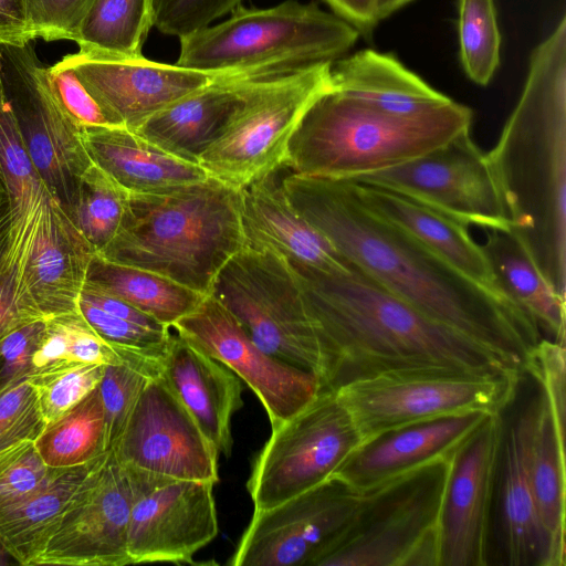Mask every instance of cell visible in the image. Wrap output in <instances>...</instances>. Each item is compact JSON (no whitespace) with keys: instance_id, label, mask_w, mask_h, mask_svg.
Instances as JSON below:
<instances>
[{"instance_id":"4316f807","label":"cell","mask_w":566,"mask_h":566,"mask_svg":"<svg viewBox=\"0 0 566 566\" xmlns=\"http://www.w3.org/2000/svg\"><path fill=\"white\" fill-rule=\"evenodd\" d=\"M92 161L129 193L156 192L209 178L193 163L180 159L123 126L82 127Z\"/></svg>"},{"instance_id":"f546056e","label":"cell","mask_w":566,"mask_h":566,"mask_svg":"<svg viewBox=\"0 0 566 566\" xmlns=\"http://www.w3.org/2000/svg\"><path fill=\"white\" fill-rule=\"evenodd\" d=\"M500 293L525 310L548 339L565 344L566 300L543 276L511 229H486L480 244Z\"/></svg>"},{"instance_id":"7402d4cb","label":"cell","mask_w":566,"mask_h":566,"mask_svg":"<svg viewBox=\"0 0 566 566\" xmlns=\"http://www.w3.org/2000/svg\"><path fill=\"white\" fill-rule=\"evenodd\" d=\"M538 398L539 389L503 424L491 533L496 557L507 566H549L528 473V443Z\"/></svg>"},{"instance_id":"f35d334b","label":"cell","mask_w":566,"mask_h":566,"mask_svg":"<svg viewBox=\"0 0 566 566\" xmlns=\"http://www.w3.org/2000/svg\"><path fill=\"white\" fill-rule=\"evenodd\" d=\"M161 365L122 363L106 365L98 385L107 450L119 438L125 423L148 381L161 375Z\"/></svg>"},{"instance_id":"7bdbcfd3","label":"cell","mask_w":566,"mask_h":566,"mask_svg":"<svg viewBox=\"0 0 566 566\" xmlns=\"http://www.w3.org/2000/svg\"><path fill=\"white\" fill-rule=\"evenodd\" d=\"M49 77L57 102L78 126H112L64 57L49 67Z\"/></svg>"},{"instance_id":"3957f363","label":"cell","mask_w":566,"mask_h":566,"mask_svg":"<svg viewBox=\"0 0 566 566\" xmlns=\"http://www.w3.org/2000/svg\"><path fill=\"white\" fill-rule=\"evenodd\" d=\"M511 231L566 300V17L531 53L525 83L486 153Z\"/></svg>"},{"instance_id":"8d00e7d4","label":"cell","mask_w":566,"mask_h":566,"mask_svg":"<svg viewBox=\"0 0 566 566\" xmlns=\"http://www.w3.org/2000/svg\"><path fill=\"white\" fill-rule=\"evenodd\" d=\"M458 39L464 73L475 84L488 85L500 65L501 53L494 0H459Z\"/></svg>"},{"instance_id":"816d5d0a","label":"cell","mask_w":566,"mask_h":566,"mask_svg":"<svg viewBox=\"0 0 566 566\" xmlns=\"http://www.w3.org/2000/svg\"><path fill=\"white\" fill-rule=\"evenodd\" d=\"M412 0H374L377 21H381Z\"/></svg>"},{"instance_id":"52a82bcc","label":"cell","mask_w":566,"mask_h":566,"mask_svg":"<svg viewBox=\"0 0 566 566\" xmlns=\"http://www.w3.org/2000/svg\"><path fill=\"white\" fill-rule=\"evenodd\" d=\"M230 13L179 39L176 64L224 76L284 75L343 57L360 35L316 3L286 0L265 9L239 6Z\"/></svg>"},{"instance_id":"7a4b0ae2","label":"cell","mask_w":566,"mask_h":566,"mask_svg":"<svg viewBox=\"0 0 566 566\" xmlns=\"http://www.w3.org/2000/svg\"><path fill=\"white\" fill-rule=\"evenodd\" d=\"M290 266L323 352V388L380 375H523L504 356L429 317L349 264L336 273Z\"/></svg>"},{"instance_id":"2e32d148","label":"cell","mask_w":566,"mask_h":566,"mask_svg":"<svg viewBox=\"0 0 566 566\" xmlns=\"http://www.w3.org/2000/svg\"><path fill=\"white\" fill-rule=\"evenodd\" d=\"M134 490L112 449L95 459L35 565L124 566Z\"/></svg>"},{"instance_id":"4dcf8cb0","label":"cell","mask_w":566,"mask_h":566,"mask_svg":"<svg viewBox=\"0 0 566 566\" xmlns=\"http://www.w3.org/2000/svg\"><path fill=\"white\" fill-rule=\"evenodd\" d=\"M93 461L52 469L33 492L0 507V539L21 566H35Z\"/></svg>"},{"instance_id":"f5cc1de1","label":"cell","mask_w":566,"mask_h":566,"mask_svg":"<svg viewBox=\"0 0 566 566\" xmlns=\"http://www.w3.org/2000/svg\"><path fill=\"white\" fill-rule=\"evenodd\" d=\"M20 565L0 539V566Z\"/></svg>"},{"instance_id":"681fc988","label":"cell","mask_w":566,"mask_h":566,"mask_svg":"<svg viewBox=\"0 0 566 566\" xmlns=\"http://www.w3.org/2000/svg\"><path fill=\"white\" fill-rule=\"evenodd\" d=\"M30 323V322H29ZM27 324L0 276V342L13 329Z\"/></svg>"},{"instance_id":"ffe728a7","label":"cell","mask_w":566,"mask_h":566,"mask_svg":"<svg viewBox=\"0 0 566 566\" xmlns=\"http://www.w3.org/2000/svg\"><path fill=\"white\" fill-rule=\"evenodd\" d=\"M112 450L123 465L150 474L219 480V452L161 375L145 386Z\"/></svg>"},{"instance_id":"836d02e7","label":"cell","mask_w":566,"mask_h":566,"mask_svg":"<svg viewBox=\"0 0 566 566\" xmlns=\"http://www.w3.org/2000/svg\"><path fill=\"white\" fill-rule=\"evenodd\" d=\"M151 27L150 0H91L74 42L92 56L138 57Z\"/></svg>"},{"instance_id":"7dc6e473","label":"cell","mask_w":566,"mask_h":566,"mask_svg":"<svg viewBox=\"0 0 566 566\" xmlns=\"http://www.w3.org/2000/svg\"><path fill=\"white\" fill-rule=\"evenodd\" d=\"M32 40L29 0H0V45L24 44Z\"/></svg>"},{"instance_id":"30bf717a","label":"cell","mask_w":566,"mask_h":566,"mask_svg":"<svg viewBox=\"0 0 566 566\" xmlns=\"http://www.w3.org/2000/svg\"><path fill=\"white\" fill-rule=\"evenodd\" d=\"M333 62L266 78L199 157L211 178L243 189L285 164L293 132L331 84Z\"/></svg>"},{"instance_id":"9c48e42d","label":"cell","mask_w":566,"mask_h":566,"mask_svg":"<svg viewBox=\"0 0 566 566\" xmlns=\"http://www.w3.org/2000/svg\"><path fill=\"white\" fill-rule=\"evenodd\" d=\"M210 294L263 352L315 374L325 363L300 281L285 260L244 247L221 269Z\"/></svg>"},{"instance_id":"74e56055","label":"cell","mask_w":566,"mask_h":566,"mask_svg":"<svg viewBox=\"0 0 566 566\" xmlns=\"http://www.w3.org/2000/svg\"><path fill=\"white\" fill-rule=\"evenodd\" d=\"M45 427L36 391L29 379L0 395V471L34 446Z\"/></svg>"},{"instance_id":"8992f818","label":"cell","mask_w":566,"mask_h":566,"mask_svg":"<svg viewBox=\"0 0 566 566\" xmlns=\"http://www.w3.org/2000/svg\"><path fill=\"white\" fill-rule=\"evenodd\" d=\"M472 119V111L453 99L423 114L400 116L329 84L302 115L284 166L297 175L350 179L437 149L471 130Z\"/></svg>"},{"instance_id":"6da1fadb","label":"cell","mask_w":566,"mask_h":566,"mask_svg":"<svg viewBox=\"0 0 566 566\" xmlns=\"http://www.w3.org/2000/svg\"><path fill=\"white\" fill-rule=\"evenodd\" d=\"M281 186L296 211L349 265L524 373L527 356L543 338L525 310L371 211L349 181L292 172Z\"/></svg>"},{"instance_id":"f1b7e54d","label":"cell","mask_w":566,"mask_h":566,"mask_svg":"<svg viewBox=\"0 0 566 566\" xmlns=\"http://www.w3.org/2000/svg\"><path fill=\"white\" fill-rule=\"evenodd\" d=\"M331 85L378 109L400 116L423 114L452 101L394 55L373 49L334 61Z\"/></svg>"},{"instance_id":"4fadbf2b","label":"cell","mask_w":566,"mask_h":566,"mask_svg":"<svg viewBox=\"0 0 566 566\" xmlns=\"http://www.w3.org/2000/svg\"><path fill=\"white\" fill-rule=\"evenodd\" d=\"M0 76L32 164L67 211L93 164L82 127L57 102L30 42L0 45Z\"/></svg>"},{"instance_id":"8fae6325","label":"cell","mask_w":566,"mask_h":566,"mask_svg":"<svg viewBox=\"0 0 566 566\" xmlns=\"http://www.w3.org/2000/svg\"><path fill=\"white\" fill-rule=\"evenodd\" d=\"M364 442L337 390L322 388L272 428L255 458L247 483L254 510L279 505L331 479Z\"/></svg>"},{"instance_id":"d4e9b609","label":"cell","mask_w":566,"mask_h":566,"mask_svg":"<svg viewBox=\"0 0 566 566\" xmlns=\"http://www.w3.org/2000/svg\"><path fill=\"white\" fill-rule=\"evenodd\" d=\"M269 77L272 76L220 77L160 109L132 130L160 149L198 164L232 116Z\"/></svg>"},{"instance_id":"b9f144b4","label":"cell","mask_w":566,"mask_h":566,"mask_svg":"<svg viewBox=\"0 0 566 566\" xmlns=\"http://www.w3.org/2000/svg\"><path fill=\"white\" fill-rule=\"evenodd\" d=\"M242 0H150L153 27L181 39L232 12Z\"/></svg>"},{"instance_id":"484cf974","label":"cell","mask_w":566,"mask_h":566,"mask_svg":"<svg viewBox=\"0 0 566 566\" xmlns=\"http://www.w3.org/2000/svg\"><path fill=\"white\" fill-rule=\"evenodd\" d=\"M161 377L219 454L230 457L231 419L243 406L240 378L176 333L163 359Z\"/></svg>"},{"instance_id":"1f68e13d","label":"cell","mask_w":566,"mask_h":566,"mask_svg":"<svg viewBox=\"0 0 566 566\" xmlns=\"http://www.w3.org/2000/svg\"><path fill=\"white\" fill-rule=\"evenodd\" d=\"M565 468V436L556 428L539 390L528 443V473L549 566L566 565Z\"/></svg>"},{"instance_id":"83f0119b","label":"cell","mask_w":566,"mask_h":566,"mask_svg":"<svg viewBox=\"0 0 566 566\" xmlns=\"http://www.w3.org/2000/svg\"><path fill=\"white\" fill-rule=\"evenodd\" d=\"M347 181L371 211L407 231L473 281L499 292L480 244L468 231L469 226L399 192Z\"/></svg>"},{"instance_id":"277c9868","label":"cell","mask_w":566,"mask_h":566,"mask_svg":"<svg viewBox=\"0 0 566 566\" xmlns=\"http://www.w3.org/2000/svg\"><path fill=\"white\" fill-rule=\"evenodd\" d=\"M0 171L9 230L0 276L24 322L75 311L94 249L32 164L0 76Z\"/></svg>"},{"instance_id":"ac0fdd59","label":"cell","mask_w":566,"mask_h":566,"mask_svg":"<svg viewBox=\"0 0 566 566\" xmlns=\"http://www.w3.org/2000/svg\"><path fill=\"white\" fill-rule=\"evenodd\" d=\"M504 415L492 413L451 453L439 518V566L490 565Z\"/></svg>"},{"instance_id":"5bb4252c","label":"cell","mask_w":566,"mask_h":566,"mask_svg":"<svg viewBox=\"0 0 566 566\" xmlns=\"http://www.w3.org/2000/svg\"><path fill=\"white\" fill-rule=\"evenodd\" d=\"M418 200L467 226L510 229L495 176L470 130L401 165L350 179Z\"/></svg>"},{"instance_id":"c3c4849f","label":"cell","mask_w":566,"mask_h":566,"mask_svg":"<svg viewBox=\"0 0 566 566\" xmlns=\"http://www.w3.org/2000/svg\"><path fill=\"white\" fill-rule=\"evenodd\" d=\"M335 14L354 25L360 35H369L378 24L374 0H324Z\"/></svg>"},{"instance_id":"44dd1931","label":"cell","mask_w":566,"mask_h":566,"mask_svg":"<svg viewBox=\"0 0 566 566\" xmlns=\"http://www.w3.org/2000/svg\"><path fill=\"white\" fill-rule=\"evenodd\" d=\"M112 126L134 129L148 117L207 86L220 74L146 57L108 59L77 52L64 56Z\"/></svg>"},{"instance_id":"e575fe53","label":"cell","mask_w":566,"mask_h":566,"mask_svg":"<svg viewBox=\"0 0 566 566\" xmlns=\"http://www.w3.org/2000/svg\"><path fill=\"white\" fill-rule=\"evenodd\" d=\"M52 469L86 464L105 451V419L98 386L83 400L46 424L34 443Z\"/></svg>"},{"instance_id":"d6a6232c","label":"cell","mask_w":566,"mask_h":566,"mask_svg":"<svg viewBox=\"0 0 566 566\" xmlns=\"http://www.w3.org/2000/svg\"><path fill=\"white\" fill-rule=\"evenodd\" d=\"M86 280L171 327L196 311L206 298L168 277L109 261L95 253Z\"/></svg>"},{"instance_id":"d590c367","label":"cell","mask_w":566,"mask_h":566,"mask_svg":"<svg viewBox=\"0 0 566 566\" xmlns=\"http://www.w3.org/2000/svg\"><path fill=\"white\" fill-rule=\"evenodd\" d=\"M129 192L94 163L83 175L67 212L95 253L117 235L128 208Z\"/></svg>"},{"instance_id":"ba28073f","label":"cell","mask_w":566,"mask_h":566,"mask_svg":"<svg viewBox=\"0 0 566 566\" xmlns=\"http://www.w3.org/2000/svg\"><path fill=\"white\" fill-rule=\"evenodd\" d=\"M450 455L364 492L353 520L316 566H439Z\"/></svg>"},{"instance_id":"f907efd6","label":"cell","mask_w":566,"mask_h":566,"mask_svg":"<svg viewBox=\"0 0 566 566\" xmlns=\"http://www.w3.org/2000/svg\"><path fill=\"white\" fill-rule=\"evenodd\" d=\"M9 230V196L0 171V262Z\"/></svg>"},{"instance_id":"ee69618b","label":"cell","mask_w":566,"mask_h":566,"mask_svg":"<svg viewBox=\"0 0 566 566\" xmlns=\"http://www.w3.org/2000/svg\"><path fill=\"white\" fill-rule=\"evenodd\" d=\"M44 328L45 321H33L13 329L0 342V395L32 374V355Z\"/></svg>"},{"instance_id":"e0dca14e","label":"cell","mask_w":566,"mask_h":566,"mask_svg":"<svg viewBox=\"0 0 566 566\" xmlns=\"http://www.w3.org/2000/svg\"><path fill=\"white\" fill-rule=\"evenodd\" d=\"M125 468L134 490L127 533L132 564L191 563L219 532L216 483Z\"/></svg>"},{"instance_id":"bcb514c9","label":"cell","mask_w":566,"mask_h":566,"mask_svg":"<svg viewBox=\"0 0 566 566\" xmlns=\"http://www.w3.org/2000/svg\"><path fill=\"white\" fill-rule=\"evenodd\" d=\"M35 446L0 471V507L12 504L38 489L50 475Z\"/></svg>"},{"instance_id":"60d3db41","label":"cell","mask_w":566,"mask_h":566,"mask_svg":"<svg viewBox=\"0 0 566 566\" xmlns=\"http://www.w3.org/2000/svg\"><path fill=\"white\" fill-rule=\"evenodd\" d=\"M77 310L106 342L126 355L163 359L172 333L171 327H149L107 313L78 297Z\"/></svg>"},{"instance_id":"f6af8a7d","label":"cell","mask_w":566,"mask_h":566,"mask_svg":"<svg viewBox=\"0 0 566 566\" xmlns=\"http://www.w3.org/2000/svg\"><path fill=\"white\" fill-rule=\"evenodd\" d=\"M91 0H29L34 39L75 40Z\"/></svg>"},{"instance_id":"5b68a950","label":"cell","mask_w":566,"mask_h":566,"mask_svg":"<svg viewBox=\"0 0 566 566\" xmlns=\"http://www.w3.org/2000/svg\"><path fill=\"white\" fill-rule=\"evenodd\" d=\"M242 195L214 178L129 193L123 224L101 256L209 295L228 261L245 247Z\"/></svg>"},{"instance_id":"9a60e30c","label":"cell","mask_w":566,"mask_h":566,"mask_svg":"<svg viewBox=\"0 0 566 566\" xmlns=\"http://www.w3.org/2000/svg\"><path fill=\"white\" fill-rule=\"evenodd\" d=\"M363 499L337 476L266 510H254L232 566H316Z\"/></svg>"},{"instance_id":"7c38bea8","label":"cell","mask_w":566,"mask_h":566,"mask_svg":"<svg viewBox=\"0 0 566 566\" xmlns=\"http://www.w3.org/2000/svg\"><path fill=\"white\" fill-rule=\"evenodd\" d=\"M522 376L380 375L336 390L366 442L385 432L441 417L469 411L503 413L514 401Z\"/></svg>"},{"instance_id":"cb8c5ba5","label":"cell","mask_w":566,"mask_h":566,"mask_svg":"<svg viewBox=\"0 0 566 566\" xmlns=\"http://www.w3.org/2000/svg\"><path fill=\"white\" fill-rule=\"evenodd\" d=\"M274 172L241 189L245 247L272 252L292 266L323 273L348 269L333 244L291 205Z\"/></svg>"},{"instance_id":"d6986e66","label":"cell","mask_w":566,"mask_h":566,"mask_svg":"<svg viewBox=\"0 0 566 566\" xmlns=\"http://www.w3.org/2000/svg\"><path fill=\"white\" fill-rule=\"evenodd\" d=\"M171 328L243 380L262 402L272 428L292 417L322 389L315 374L273 358L255 345L211 294Z\"/></svg>"},{"instance_id":"603a6c76","label":"cell","mask_w":566,"mask_h":566,"mask_svg":"<svg viewBox=\"0 0 566 566\" xmlns=\"http://www.w3.org/2000/svg\"><path fill=\"white\" fill-rule=\"evenodd\" d=\"M489 415L469 411L385 432L357 448L333 476L357 492H367L449 457Z\"/></svg>"},{"instance_id":"ab89813d","label":"cell","mask_w":566,"mask_h":566,"mask_svg":"<svg viewBox=\"0 0 566 566\" xmlns=\"http://www.w3.org/2000/svg\"><path fill=\"white\" fill-rule=\"evenodd\" d=\"M104 367L97 364H69L29 376L46 424L95 389L102 380Z\"/></svg>"}]
</instances>
